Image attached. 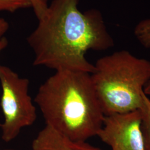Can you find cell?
<instances>
[{
	"mask_svg": "<svg viewBox=\"0 0 150 150\" xmlns=\"http://www.w3.org/2000/svg\"><path fill=\"white\" fill-rule=\"evenodd\" d=\"M80 0H52L38 26L27 38L35 66L92 74L95 65L86 59L89 50L105 51L114 40L102 13L95 8L82 12Z\"/></svg>",
	"mask_w": 150,
	"mask_h": 150,
	"instance_id": "cell-1",
	"label": "cell"
},
{
	"mask_svg": "<svg viewBox=\"0 0 150 150\" xmlns=\"http://www.w3.org/2000/svg\"><path fill=\"white\" fill-rule=\"evenodd\" d=\"M7 45H8V41L5 37H4L1 39H0V52L3 50H4L7 46Z\"/></svg>",
	"mask_w": 150,
	"mask_h": 150,
	"instance_id": "cell-12",
	"label": "cell"
},
{
	"mask_svg": "<svg viewBox=\"0 0 150 150\" xmlns=\"http://www.w3.org/2000/svg\"><path fill=\"white\" fill-rule=\"evenodd\" d=\"M31 4L35 13L39 20L46 11L48 4L47 0H28Z\"/></svg>",
	"mask_w": 150,
	"mask_h": 150,
	"instance_id": "cell-10",
	"label": "cell"
},
{
	"mask_svg": "<svg viewBox=\"0 0 150 150\" xmlns=\"http://www.w3.org/2000/svg\"><path fill=\"white\" fill-rule=\"evenodd\" d=\"M97 136L111 150H145L140 110L105 116Z\"/></svg>",
	"mask_w": 150,
	"mask_h": 150,
	"instance_id": "cell-5",
	"label": "cell"
},
{
	"mask_svg": "<svg viewBox=\"0 0 150 150\" xmlns=\"http://www.w3.org/2000/svg\"><path fill=\"white\" fill-rule=\"evenodd\" d=\"M35 102L46 125L71 139L86 141L102 129L105 116L91 74L56 71L39 87Z\"/></svg>",
	"mask_w": 150,
	"mask_h": 150,
	"instance_id": "cell-2",
	"label": "cell"
},
{
	"mask_svg": "<svg viewBox=\"0 0 150 150\" xmlns=\"http://www.w3.org/2000/svg\"><path fill=\"white\" fill-rule=\"evenodd\" d=\"M144 93L147 96L150 95V80L148 82L144 88Z\"/></svg>",
	"mask_w": 150,
	"mask_h": 150,
	"instance_id": "cell-13",
	"label": "cell"
},
{
	"mask_svg": "<svg viewBox=\"0 0 150 150\" xmlns=\"http://www.w3.org/2000/svg\"><path fill=\"white\" fill-rule=\"evenodd\" d=\"M9 28V24L3 18H0V39L4 38V35Z\"/></svg>",
	"mask_w": 150,
	"mask_h": 150,
	"instance_id": "cell-11",
	"label": "cell"
},
{
	"mask_svg": "<svg viewBox=\"0 0 150 150\" xmlns=\"http://www.w3.org/2000/svg\"><path fill=\"white\" fill-rule=\"evenodd\" d=\"M32 7L28 0H0V11L11 13L21 9Z\"/></svg>",
	"mask_w": 150,
	"mask_h": 150,
	"instance_id": "cell-9",
	"label": "cell"
},
{
	"mask_svg": "<svg viewBox=\"0 0 150 150\" xmlns=\"http://www.w3.org/2000/svg\"><path fill=\"white\" fill-rule=\"evenodd\" d=\"M139 110L142 113V130L145 150H150V99L145 93Z\"/></svg>",
	"mask_w": 150,
	"mask_h": 150,
	"instance_id": "cell-7",
	"label": "cell"
},
{
	"mask_svg": "<svg viewBox=\"0 0 150 150\" xmlns=\"http://www.w3.org/2000/svg\"><path fill=\"white\" fill-rule=\"evenodd\" d=\"M91 79L105 116L139 110L150 61L121 50L98 59Z\"/></svg>",
	"mask_w": 150,
	"mask_h": 150,
	"instance_id": "cell-3",
	"label": "cell"
},
{
	"mask_svg": "<svg viewBox=\"0 0 150 150\" xmlns=\"http://www.w3.org/2000/svg\"><path fill=\"white\" fill-rule=\"evenodd\" d=\"M134 34L144 47L150 48V18L139 22L134 28Z\"/></svg>",
	"mask_w": 150,
	"mask_h": 150,
	"instance_id": "cell-8",
	"label": "cell"
},
{
	"mask_svg": "<svg viewBox=\"0 0 150 150\" xmlns=\"http://www.w3.org/2000/svg\"><path fill=\"white\" fill-rule=\"evenodd\" d=\"M0 82L1 106L5 118L0 127L2 139L8 142L16 139L22 129L35 123L36 108L29 95L27 78L21 77L8 67L0 66Z\"/></svg>",
	"mask_w": 150,
	"mask_h": 150,
	"instance_id": "cell-4",
	"label": "cell"
},
{
	"mask_svg": "<svg viewBox=\"0 0 150 150\" xmlns=\"http://www.w3.org/2000/svg\"><path fill=\"white\" fill-rule=\"evenodd\" d=\"M31 150H102L86 141H77L48 125L42 129L33 139Z\"/></svg>",
	"mask_w": 150,
	"mask_h": 150,
	"instance_id": "cell-6",
	"label": "cell"
}]
</instances>
